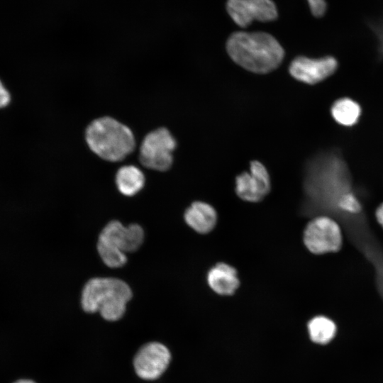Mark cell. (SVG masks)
Returning a JSON list of instances; mask_svg holds the SVG:
<instances>
[{"label": "cell", "instance_id": "cell-1", "mask_svg": "<svg viewBox=\"0 0 383 383\" xmlns=\"http://www.w3.org/2000/svg\"><path fill=\"white\" fill-rule=\"evenodd\" d=\"M230 57L243 68L257 74L277 69L284 57V50L272 35L262 31H238L226 42Z\"/></svg>", "mask_w": 383, "mask_h": 383}, {"label": "cell", "instance_id": "cell-2", "mask_svg": "<svg viewBox=\"0 0 383 383\" xmlns=\"http://www.w3.org/2000/svg\"><path fill=\"white\" fill-rule=\"evenodd\" d=\"M85 140L94 154L109 162L123 160L135 146L131 130L109 116L98 118L90 123L85 131Z\"/></svg>", "mask_w": 383, "mask_h": 383}, {"label": "cell", "instance_id": "cell-3", "mask_svg": "<svg viewBox=\"0 0 383 383\" xmlns=\"http://www.w3.org/2000/svg\"><path fill=\"white\" fill-rule=\"evenodd\" d=\"M176 146V140L168 129H155L145 136L140 144V162L148 169L166 171L172 165Z\"/></svg>", "mask_w": 383, "mask_h": 383}, {"label": "cell", "instance_id": "cell-4", "mask_svg": "<svg viewBox=\"0 0 383 383\" xmlns=\"http://www.w3.org/2000/svg\"><path fill=\"white\" fill-rule=\"evenodd\" d=\"M118 296L128 300L132 297V291L124 281L113 277L92 278L82 289V306L86 312L94 313L103 304Z\"/></svg>", "mask_w": 383, "mask_h": 383}, {"label": "cell", "instance_id": "cell-5", "mask_svg": "<svg viewBox=\"0 0 383 383\" xmlns=\"http://www.w3.org/2000/svg\"><path fill=\"white\" fill-rule=\"evenodd\" d=\"M304 243L308 250L314 254L337 251L342 245L340 228L329 217L315 218L305 228Z\"/></svg>", "mask_w": 383, "mask_h": 383}, {"label": "cell", "instance_id": "cell-6", "mask_svg": "<svg viewBox=\"0 0 383 383\" xmlns=\"http://www.w3.org/2000/svg\"><path fill=\"white\" fill-rule=\"evenodd\" d=\"M226 10L232 20L245 28L252 21L270 22L278 16L272 0H228Z\"/></svg>", "mask_w": 383, "mask_h": 383}, {"label": "cell", "instance_id": "cell-7", "mask_svg": "<svg viewBox=\"0 0 383 383\" xmlns=\"http://www.w3.org/2000/svg\"><path fill=\"white\" fill-rule=\"evenodd\" d=\"M338 65L337 60L331 55L319 58L299 56L290 63L289 72L299 82L315 84L332 75Z\"/></svg>", "mask_w": 383, "mask_h": 383}, {"label": "cell", "instance_id": "cell-8", "mask_svg": "<svg viewBox=\"0 0 383 383\" xmlns=\"http://www.w3.org/2000/svg\"><path fill=\"white\" fill-rule=\"evenodd\" d=\"M270 190V178L266 167L259 161H252L250 172L235 178V192L244 201H261Z\"/></svg>", "mask_w": 383, "mask_h": 383}, {"label": "cell", "instance_id": "cell-9", "mask_svg": "<svg viewBox=\"0 0 383 383\" xmlns=\"http://www.w3.org/2000/svg\"><path fill=\"white\" fill-rule=\"evenodd\" d=\"M170 358V353L164 345L149 343L143 345L135 356V372L143 379H155L166 370Z\"/></svg>", "mask_w": 383, "mask_h": 383}, {"label": "cell", "instance_id": "cell-10", "mask_svg": "<svg viewBox=\"0 0 383 383\" xmlns=\"http://www.w3.org/2000/svg\"><path fill=\"white\" fill-rule=\"evenodd\" d=\"M99 238L113 244L125 253L131 252L137 250L143 243L144 231L138 224L133 223L126 227L113 220L104 228Z\"/></svg>", "mask_w": 383, "mask_h": 383}, {"label": "cell", "instance_id": "cell-11", "mask_svg": "<svg viewBox=\"0 0 383 383\" xmlns=\"http://www.w3.org/2000/svg\"><path fill=\"white\" fill-rule=\"evenodd\" d=\"M207 282L211 289L221 295H231L239 287L237 271L226 263H218L208 272Z\"/></svg>", "mask_w": 383, "mask_h": 383}, {"label": "cell", "instance_id": "cell-12", "mask_svg": "<svg viewBox=\"0 0 383 383\" xmlns=\"http://www.w3.org/2000/svg\"><path fill=\"white\" fill-rule=\"evenodd\" d=\"M184 220L195 231L207 233L215 227L217 214L210 204L203 201H195L186 210Z\"/></svg>", "mask_w": 383, "mask_h": 383}, {"label": "cell", "instance_id": "cell-13", "mask_svg": "<svg viewBox=\"0 0 383 383\" xmlns=\"http://www.w3.org/2000/svg\"><path fill=\"white\" fill-rule=\"evenodd\" d=\"M116 183L119 192L125 196H131L143 187L145 177L143 172L135 166L125 165L117 171Z\"/></svg>", "mask_w": 383, "mask_h": 383}, {"label": "cell", "instance_id": "cell-14", "mask_svg": "<svg viewBox=\"0 0 383 383\" xmlns=\"http://www.w3.org/2000/svg\"><path fill=\"white\" fill-rule=\"evenodd\" d=\"M333 119L344 126H352L359 120L361 114L360 105L350 98L336 100L331 109Z\"/></svg>", "mask_w": 383, "mask_h": 383}, {"label": "cell", "instance_id": "cell-15", "mask_svg": "<svg viewBox=\"0 0 383 383\" xmlns=\"http://www.w3.org/2000/svg\"><path fill=\"white\" fill-rule=\"evenodd\" d=\"M311 340L318 344H326L334 337L336 327L327 317L318 316L313 318L308 324Z\"/></svg>", "mask_w": 383, "mask_h": 383}, {"label": "cell", "instance_id": "cell-16", "mask_svg": "<svg viewBox=\"0 0 383 383\" xmlns=\"http://www.w3.org/2000/svg\"><path fill=\"white\" fill-rule=\"evenodd\" d=\"M97 250L104 264L109 267H120L127 262L124 252L103 239L99 238Z\"/></svg>", "mask_w": 383, "mask_h": 383}, {"label": "cell", "instance_id": "cell-17", "mask_svg": "<svg viewBox=\"0 0 383 383\" xmlns=\"http://www.w3.org/2000/svg\"><path fill=\"white\" fill-rule=\"evenodd\" d=\"M367 26L373 33L377 40V50L379 59L383 60V16L377 20L368 21Z\"/></svg>", "mask_w": 383, "mask_h": 383}, {"label": "cell", "instance_id": "cell-18", "mask_svg": "<svg viewBox=\"0 0 383 383\" xmlns=\"http://www.w3.org/2000/svg\"><path fill=\"white\" fill-rule=\"evenodd\" d=\"M338 205L340 209L349 213H357L360 209L358 200L350 192H345L340 196Z\"/></svg>", "mask_w": 383, "mask_h": 383}, {"label": "cell", "instance_id": "cell-19", "mask_svg": "<svg viewBox=\"0 0 383 383\" xmlns=\"http://www.w3.org/2000/svg\"><path fill=\"white\" fill-rule=\"evenodd\" d=\"M310 11L315 17L324 16L327 10V3L325 0H307Z\"/></svg>", "mask_w": 383, "mask_h": 383}, {"label": "cell", "instance_id": "cell-20", "mask_svg": "<svg viewBox=\"0 0 383 383\" xmlns=\"http://www.w3.org/2000/svg\"><path fill=\"white\" fill-rule=\"evenodd\" d=\"M10 101V95L0 81V108L6 106Z\"/></svg>", "mask_w": 383, "mask_h": 383}, {"label": "cell", "instance_id": "cell-21", "mask_svg": "<svg viewBox=\"0 0 383 383\" xmlns=\"http://www.w3.org/2000/svg\"><path fill=\"white\" fill-rule=\"evenodd\" d=\"M376 218L379 223L383 228V204L377 208L376 211Z\"/></svg>", "mask_w": 383, "mask_h": 383}, {"label": "cell", "instance_id": "cell-22", "mask_svg": "<svg viewBox=\"0 0 383 383\" xmlns=\"http://www.w3.org/2000/svg\"><path fill=\"white\" fill-rule=\"evenodd\" d=\"M14 383H35V382L30 379H20Z\"/></svg>", "mask_w": 383, "mask_h": 383}]
</instances>
